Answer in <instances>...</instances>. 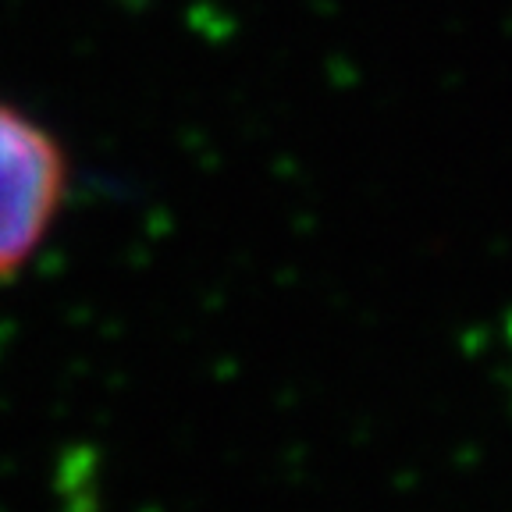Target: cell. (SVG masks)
<instances>
[{
    "mask_svg": "<svg viewBox=\"0 0 512 512\" xmlns=\"http://www.w3.org/2000/svg\"><path fill=\"white\" fill-rule=\"evenodd\" d=\"M68 153L43 121L0 96V278L36 260L68 200Z\"/></svg>",
    "mask_w": 512,
    "mask_h": 512,
    "instance_id": "obj_1",
    "label": "cell"
}]
</instances>
